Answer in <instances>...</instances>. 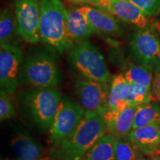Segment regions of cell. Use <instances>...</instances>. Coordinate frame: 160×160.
Listing matches in <instances>:
<instances>
[{"mask_svg":"<svg viewBox=\"0 0 160 160\" xmlns=\"http://www.w3.org/2000/svg\"><path fill=\"white\" fill-rule=\"evenodd\" d=\"M62 98L57 88H28L17 95L18 111L24 121L39 131H49Z\"/></svg>","mask_w":160,"mask_h":160,"instance_id":"obj_1","label":"cell"},{"mask_svg":"<svg viewBox=\"0 0 160 160\" xmlns=\"http://www.w3.org/2000/svg\"><path fill=\"white\" fill-rule=\"evenodd\" d=\"M108 133L102 117L93 112H86L78 128L69 137L51 146L48 160H82L100 138Z\"/></svg>","mask_w":160,"mask_h":160,"instance_id":"obj_2","label":"cell"},{"mask_svg":"<svg viewBox=\"0 0 160 160\" xmlns=\"http://www.w3.org/2000/svg\"><path fill=\"white\" fill-rule=\"evenodd\" d=\"M39 32L42 42L58 54L73 47L66 26V8L60 0H38Z\"/></svg>","mask_w":160,"mask_h":160,"instance_id":"obj_3","label":"cell"},{"mask_svg":"<svg viewBox=\"0 0 160 160\" xmlns=\"http://www.w3.org/2000/svg\"><path fill=\"white\" fill-rule=\"evenodd\" d=\"M62 79L54 52L37 49L25 57L19 74V82L29 88H57Z\"/></svg>","mask_w":160,"mask_h":160,"instance_id":"obj_4","label":"cell"},{"mask_svg":"<svg viewBox=\"0 0 160 160\" xmlns=\"http://www.w3.org/2000/svg\"><path fill=\"white\" fill-rule=\"evenodd\" d=\"M68 60L81 78L107 82L110 72L105 58L88 39L75 43L68 51Z\"/></svg>","mask_w":160,"mask_h":160,"instance_id":"obj_5","label":"cell"},{"mask_svg":"<svg viewBox=\"0 0 160 160\" xmlns=\"http://www.w3.org/2000/svg\"><path fill=\"white\" fill-rule=\"evenodd\" d=\"M85 113V111L80 103L66 96L62 97L49 129L52 146L73 134L81 124Z\"/></svg>","mask_w":160,"mask_h":160,"instance_id":"obj_6","label":"cell"},{"mask_svg":"<svg viewBox=\"0 0 160 160\" xmlns=\"http://www.w3.org/2000/svg\"><path fill=\"white\" fill-rule=\"evenodd\" d=\"M1 90L13 96L19 84V74L24 60L23 48L18 40L0 45Z\"/></svg>","mask_w":160,"mask_h":160,"instance_id":"obj_7","label":"cell"},{"mask_svg":"<svg viewBox=\"0 0 160 160\" xmlns=\"http://www.w3.org/2000/svg\"><path fill=\"white\" fill-rule=\"evenodd\" d=\"M80 78L74 82V91L80 105L86 112H93L102 117L108 109L111 85Z\"/></svg>","mask_w":160,"mask_h":160,"instance_id":"obj_8","label":"cell"},{"mask_svg":"<svg viewBox=\"0 0 160 160\" xmlns=\"http://www.w3.org/2000/svg\"><path fill=\"white\" fill-rule=\"evenodd\" d=\"M131 49L143 65L154 73L160 69V41L153 27L138 29L131 40Z\"/></svg>","mask_w":160,"mask_h":160,"instance_id":"obj_9","label":"cell"},{"mask_svg":"<svg viewBox=\"0 0 160 160\" xmlns=\"http://www.w3.org/2000/svg\"><path fill=\"white\" fill-rule=\"evenodd\" d=\"M15 16L20 37L30 44H37L42 41L38 0H16Z\"/></svg>","mask_w":160,"mask_h":160,"instance_id":"obj_10","label":"cell"},{"mask_svg":"<svg viewBox=\"0 0 160 160\" xmlns=\"http://www.w3.org/2000/svg\"><path fill=\"white\" fill-rule=\"evenodd\" d=\"M127 138L143 155L157 156L160 150V125H149L131 130Z\"/></svg>","mask_w":160,"mask_h":160,"instance_id":"obj_11","label":"cell"},{"mask_svg":"<svg viewBox=\"0 0 160 160\" xmlns=\"http://www.w3.org/2000/svg\"><path fill=\"white\" fill-rule=\"evenodd\" d=\"M78 8L97 33L113 36L122 33V30L113 18L114 17L108 12L87 5L79 6Z\"/></svg>","mask_w":160,"mask_h":160,"instance_id":"obj_12","label":"cell"},{"mask_svg":"<svg viewBox=\"0 0 160 160\" xmlns=\"http://www.w3.org/2000/svg\"><path fill=\"white\" fill-rule=\"evenodd\" d=\"M13 153L19 160H45L43 148L37 139L25 131H18L11 141Z\"/></svg>","mask_w":160,"mask_h":160,"instance_id":"obj_13","label":"cell"},{"mask_svg":"<svg viewBox=\"0 0 160 160\" xmlns=\"http://www.w3.org/2000/svg\"><path fill=\"white\" fill-rule=\"evenodd\" d=\"M66 26L70 38L74 44L86 40L97 33L78 7L66 8Z\"/></svg>","mask_w":160,"mask_h":160,"instance_id":"obj_14","label":"cell"},{"mask_svg":"<svg viewBox=\"0 0 160 160\" xmlns=\"http://www.w3.org/2000/svg\"><path fill=\"white\" fill-rule=\"evenodd\" d=\"M105 11L113 17L125 22L133 24L139 28H144L148 25L147 16L128 0H115Z\"/></svg>","mask_w":160,"mask_h":160,"instance_id":"obj_15","label":"cell"},{"mask_svg":"<svg viewBox=\"0 0 160 160\" xmlns=\"http://www.w3.org/2000/svg\"><path fill=\"white\" fill-rule=\"evenodd\" d=\"M82 160H116L115 137L106 133L92 146Z\"/></svg>","mask_w":160,"mask_h":160,"instance_id":"obj_16","label":"cell"},{"mask_svg":"<svg viewBox=\"0 0 160 160\" xmlns=\"http://www.w3.org/2000/svg\"><path fill=\"white\" fill-rule=\"evenodd\" d=\"M153 72L150 68L145 65L131 64L125 69L123 75L128 83L139 85L152 91Z\"/></svg>","mask_w":160,"mask_h":160,"instance_id":"obj_17","label":"cell"},{"mask_svg":"<svg viewBox=\"0 0 160 160\" xmlns=\"http://www.w3.org/2000/svg\"><path fill=\"white\" fill-rule=\"evenodd\" d=\"M149 125H160V108L157 104L139 105L132 130Z\"/></svg>","mask_w":160,"mask_h":160,"instance_id":"obj_18","label":"cell"},{"mask_svg":"<svg viewBox=\"0 0 160 160\" xmlns=\"http://www.w3.org/2000/svg\"><path fill=\"white\" fill-rule=\"evenodd\" d=\"M130 89L131 85L125 79L123 73L116 75L111 83L107 110L115 109L119 102L125 100Z\"/></svg>","mask_w":160,"mask_h":160,"instance_id":"obj_19","label":"cell"},{"mask_svg":"<svg viewBox=\"0 0 160 160\" xmlns=\"http://www.w3.org/2000/svg\"><path fill=\"white\" fill-rule=\"evenodd\" d=\"M18 32L16 16L8 8H4L0 14V45L15 40Z\"/></svg>","mask_w":160,"mask_h":160,"instance_id":"obj_20","label":"cell"},{"mask_svg":"<svg viewBox=\"0 0 160 160\" xmlns=\"http://www.w3.org/2000/svg\"><path fill=\"white\" fill-rule=\"evenodd\" d=\"M137 108L138 106L129 105L125 111L120 113L114 129L109 133L113 135L115 138L127 137L133 128Z\"/></svg>","mask_w":160,"mask_h":160,"instance_id":"obj_21","label":"cell"},{"mask_svg":"<svg viewBox=\"0 0 160 160\" xmlns=\"http://www.w3.org/2000/svg\"><path fill=\"white\" fill-rule=\"evenodd\" d=\"M130 85H131V89L125 99V101H127L130 105L139 106L149 103L151 101H153L151 91L137 85H133V84H130Z\"/></svg>","mask_w":160,"mask_h":160,"instance_id":"obj_22","label":"cell"},{"mask_svg":"<svg viewBox=\"0 0 160 160\" xmlns=\"http://www.w3.org/2000/svg\"><path fill=\"white\" fill-rule=\"evenodd\" d=\"M115 157L116 160L136 159V148L128 138H115Z\"/></svg>","mask_w":160,"mask_h":160,"instance_id":"obj_23","label":"cell"},{"mask_svg":"<svg viewBox=\"0 0 160 160\" xmlns=\"http://www.w3.org/2000/svg\"><path fill=\"white\" fill-rule=\"evenodd\" d=\"M16 115L14 102L12 99V95L1 90L0 91V119L5 121L11 119Z\"/></svg>","mask_w":160,"mask_h":160,"instance_id":"obj_24","label":"cell"},{"mask_svg":"<svg viewBox=\"0 0 160 160\" xmlns=\"http://www.w3.org/2000/svg\"><path fill=\"white\" fill-rule=\"evenodd\" d=\"M148 16H154L160 12V0H128Z\"/></svg>","mask_w":160,"mask_h":160,"instance_id":"obj_25","label":"cell"},{"mask_svg":"<svg viewBox=\"0 0 160 160\" xmlns=\"http://www.w3.org/2000/svg\"><path fill=\"white\" fill-rule=\"evenodd\" d=\"M152 95L153 101L160 102V69L155 73L152 84Z\"/></svg>","mask_w":160,"mask_h":160,"instance_id":"obj_26","label":"cell"},{"mask_svg":"<svg viewBox=\"0 0 160 160\" xmlns=\"http://www.w3.org/2000/svg\"><path fill=\"white\" fill-rule=\"evenodd\" d=\"M113 1H115V0H99V2H98L97 4L95 6L98 8L105 11V10L110 5V4L113 2Z\"/></svg>","mask_w":160,"mask_h":160,"instance_id":"obj_27","label":"cell"},{"mask_svg":"<svg viewBox=\"0 0 160 160\" xmlns=\"http://www.w3.org/2000/svg\"><path fill=\"white\" fill-rule=\"evenodd\" d=\"M129 105H130L129 103L127 101H125V100H122V101H120L117 103V106H116L115 110L120 113L125 111V110L127 108Z\"/></svg>","mask_w":160,"mask_h":160,"instance_id":"obj_28","label":"cell"},{"mask_svg":"<svg viewBox=\"0 0 160 160\" xmlns=\"http://www.w3.org/2000/svg\"><path fill=\"white\" fill-rule=\"evenodd\" d=\"M70 1L73 2L77 3H83V4H89V5H96L97 4L99 0H70Z\"/></svg>","mask_w":160,"mask_h":160,"instance_id":"obj_29","label":"cell"},{"mask_svg":"<svg viewBox=\"0 0 160 160\" xmlns=\"http://www.w3.org/2000/svg\"><path fill=\"white\" fill-rule=\"evenodd\" d=\"M153 28H154L156 33L159 37V39L160 41V20L159 21H157L154 23V25H153Z\"/></svg>","mask_w":160,"mask_h":160,"instance_id":"obj_30","label":"cell"},{"mask_svg":"<svg viewBox=\"0 0 160 160\" xmlns=\"http://www.w3.org/2000/svg\"><path fill=\"white\" fill-rule=\"evenodd\" d=\"M135 160H147L144 155L137 148H136V159Z\"/></svg>","mask_w":160,"mask_h":160,"instance_id":"obj_31","label":"cell"},{"mask_svg":"<svg viewBox=\"0 0 160 160\" xmlns=\"http://www.w3.org/2000/svg\"><path fill=\"white\" fill-rule=\"evenodd\" d=\"M147 160H160L159 157L158 156H153V157H148L146 158Z\"/></svg>","mask_w":160,"mask_h":160,"instance_id":"obj_32","label":"cell"},{"mask_svg":"<svg viewBox=\"0 0 160 160\" xmlns=\"http://www.w3.org/2000/svg\"><path fill=\"white\" fill-rule=\"evenodd\" d=\"M157 156H158V157H159V159H160V150L159 151V152H158V153H157Z\"/></svg>","mask_w":160,"mask_h":160,"instance_id":"obj_33","label":"cell"},{"mask_svg":"<svg viewBox=\"0 0 160 160\" xmlns=\"http://www.w3.org/2000/svg\"><path fill=\"white\" fill-rule=\"evenodd\" d=\"M1 160H12V159H5V158H3V159H2H2H1Z\"/></svg>","mask_w":160,"mask_h":160,"instance_id":"obj_34","label":"cell"},{"mask_svg":"<svg viewBox=\"0 0 160 160\" xmlns=\"http://www.w3.org/2000/svg\"><path fill=\"white\" fill-rule=\"evenodd\" d=\"M45 160H48V158H47V157H46V159H45Z\"/></svg>","mask_w":160,"mask_h":160,"instance_id":"obj_35","label":"cell"}]
</instances>
